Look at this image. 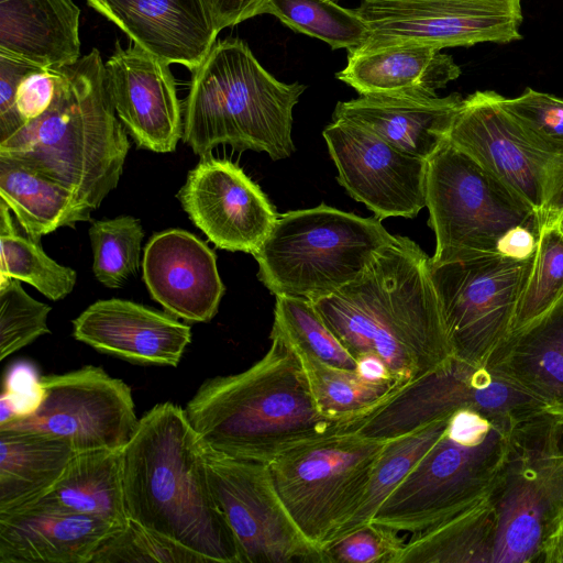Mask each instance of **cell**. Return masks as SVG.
<instances>
[{"instance_id": "cell-1", "label": "cell", "mask_w": 563, "mask_h": 563, "mask_svg": "<svg viewBox=\"0 0 563 563\" xmlns=\"http://www.w3.org/2000/svg\"><path fill=\"white\" fill-rule=\"evenodd\" d=\"M350 354L376 355L400 386L453 357L430 273V257L395 235L355 280L314 300Z\"/></svg>"}, {"instance_id": "cell-2", "label": "cell", "mask_w": 563, "mask_h": 563, "mask_svg": "<svg viewBox=\"0 0 563 563\" xmlns=\"http://www.w3.org/2000/svg\"><path fill=\"white\" fill-rule=\"evenodd\" d=\"M129 519L217 563H241L234 534L210 489L205 451L185 409L155 405L122 448Z\"/></svg>"}, {"instance_id": "cell-3", "label": "cell", "mask_w": 563, "mask_h": 563, "mask_svg": "<svg viewBox=\"0 0 563 563\" xmlns=\"http://www.w3.org/2000/svg\"><path fill=\"white\" fill-rule=\"evenodd\" d=\"M269 339L257 362L206 379L184 408L208 450L267 464L295 445L344 429L318 410L294 347L276 332Z\"/></svg>"}, {"instance_id": "cell-4", "label": "cell", "mask_w": 563, "mask_h": 563, "mask_svg": "<svg viewBox=\"0 0 563 563\" xmlns=\"http://www.w3.org/2000/svg\"><path fill=\"white\" fill-rule=\"evenodd\" d=\"M49 108L0 141V157L70 190L92 211L118 186L130 148L97 48L62 67Z\"/></svg>"}, {"instance_id": "cell-5", "label": "cell", "mask_w": 563, "mask_h": 563, "mask_svg": "<svg viewBox=\"0 0 563 563\" xmlns=\"http://www.w3.org/2000/svg\"><path fill=\"white\" fill-rule=\"evenodd\" d=\"M192 71L181 137L197 155L220 144L273 161L292 154V109L306 86L277 80L240 38L216 41Z\"/></svg>"}, {"instance_id": "cell-6", "label": "cell", "mask_w": 563, "mask_h": 563, "mask_svg": "<svg viewBox=\"0 0 563 563\" xmlns=\"http://www.w3.org/2000/svg\"><path fill=\"white\" fill-rule=\"evenodd\" d=\"M394 239L376 217L321 203L278 217L253 256L258 279L275 297L313 302L355 280Z\"/></svg>"}, {"instance_id": "cell-7", "label": "cell", "mask_w": 563, "mask_h": 563, "mask_svg": "<svg viewBox=\"0 0 563 563\" xmlns=\"http://www.w3.org/2000/svg\"><path fill=\"white\" fill-rule=\"evenodd\" d=\"M496 518L492 563L540 561L563 523V415L545 409L512 427L488 490Z\"/></svg>"}, {"instance_id": "cell-8", "label": "cell", "mask_w": 563, "mask_h": 563, "mask_svg": "<svg viewBox=\"0 0 563 563\" xmlns=\"http://www.w3.org/2000/svg\"><path fill=\"white\" fill-rule=\"evenodd\" d=\"M386 442L340 430L295 445L267 463L284 506L318 550L361 507Z\"/></svg>"}, {"instance_id": "cell-9", "label": "cell", "mask_w": 563, "mask_h": 563, "mask_svg": "<svg viewBox=\"0 0 563 563\" xmlns=\"http://www.w3.org/2000/svg\"><path fill=\"white\" fill-rule=\"evenodd\" d=\"M426 207L434 265L497 253L499 238L516 225L541 229L527 203L450 142L428 161Z\"/></svg>"}, {"instance_id": "cell-10", "label": "cell", "mask_w": 563, "mask_h": 563, "mask_svg": "<svg viewBox=\"0 0 563 563\" xmlns=\"http://www.w3.org/2000/svg\"><path fill=\"white\" fill-rule=\"evenodd\" d=\"M462 409L479 412L493 423L514 427L548 408L485 365L453 356L440 367L402 386L344 430L388 440Z\"/></svg>"}, {"instance_id": "cell-11", "label": "cell", "mask_w": 563, "mask_h": 563, "mask_svg": "<svg viewBox=\"0 0 563 563\" xmlns=\"http://www.w3.org/2000/svg\"><path fill=\"white\" fill-rule=\"evenodd\" d=\"M512 427L494 424L477 443L445 432L379 507L373 522L399 532L426 530L485 498Z\"/></svg>"}, {"instance_id": "cell-12", "label": "cell", "mask_w": 563, "mask_h": 563, "mask_svg": "<svg viewBox=\"0 0 563 563\" xmlns=\"http://www.w3.org/2000/svg\"><path fill=\"white\" fill-rule=\"evenodd\" d=\"M532 258L498 253L444 264L430 273L453 356L485 365L511 331Z\"/></svg>"}, {"instance_id": "cell-13", "label": "cell", "mask_w": 563, "mask_h": 563, "mask_svg": "<svg viewBox=\"0 0 563 563\" xmlns=\"http://www.w3.org/2000/svg\"><path fill=\"white\" fill-rule=\"evenodd\" d=\"M203 451L210 489L241 563H320V551L287 511L266 463Z\"/></svg>"}, {"instance_id": "cell-14", "label": "cell", "mask_w": 563, "mask_h": 563, "mask_svg": "<svg viewBox=\"0 0 563 563\" xmlns=\"http://www.w3.org/2000/svg\"><path fill=\"white\" fill-rule=\"evenodd\" d=\"M41 383L38 409L0 429L45 434L82 452L122 449L137 427L131 388L99 366L41 376Z\"/></svg>"}, {"instance_id": "cell-15", "label": "cell", "mask_w": 563, "mask_h": 563, "mask_svg": "<svg viewBox=\"0 0 563 563\" xmlns=\"http://www.w3.org/2000/svg\"><path fill=\"white\" fill-rule=\"evenodd\" d=\"M369 38L360 48L415 44L443 49L522 38V0H363Z\"/></svg>"}, {"instance_id": "cell-16", "label": "cell", "mask_w": 563, "mask_h": 563, "mask_svg": "<svg viewBox=\"0 0 563 563\" xmlns=\"http://www.w3.org/2000/svg\"><path fill=\"white\" fill-rule=\"evenodd\" d=\"M323 137L339 184L376 218H415L426 207L428 161L345 120H333Z\"/></svg>"}, {"instance_id": "cell-17", "label": "cell", "mask_w": 563, "mask_h": 563, "mask_svg": "<svg viewBox=\"0 0 563 563\" xmlns=\"http://www.w3.org/2000/svg\"><path fill=\"white\" fill-rule=\"evenodd\" d=\"M501 95L477 90L462 102L449 142L527 203L542 228L549 164L553 156L532 145L501 106Z\"/></svg>"}, {"instance_id": "cell-18", "label": "cell", "mask_w": 563, "mask_h": 563, "mask_svg": "<svg viewBox=\"0 0 563 563\" xmlns=\"http://www.w3.org/2000/svg\"><path fill=\"white\" fill-rule=\"evenodd\" d=\"M178 198L196 227L231 252L253 255L278 218L262 189L227 159L201 161L189 172Z\"/></svg>"}, {"instance_id": "cell-19", "label": "cell", "mask_w": 563, "mask_h": 563, "mask_svg": "<svg viewBox=\"0 0 563 563\" xmlns=\"http://www.w3.org/2000/svg\"><path fill=\"white\" fill-rule=\"evenodd\" d=\"M106 66L118 118L139 147L173 152L183 136V118L169 64L133 43L117 42Z\"/></svg>"}, {"instance_id": "cell-20", "label": "cell", "mask_w": 563, "mask_h": 563, "mask_svg": "<svg viewBox=\"0 0 563 563\" xmlns=\"http://www.w3.org/2000/svg\"><path fill=\"white\" fill-rule=\"evenodd\" d=\"M143 279L152 298L172 316L209 322L218 312L224 286L214 252L188 231L154 234L144 249Z\"/></svg>"}, {"instance_id": "cell-21", "label": "cell", "mask_w": 563, "mask_h": 563, "mask_svg": "<svg viewBox=\"0 0 563 563\" xmlns=\"http://www.w3.org/2000/svg\"><path fill=\"white\" fill-rule=\"evenodd\" d=\"M120 528L73 511L46 494L0 514V563H90Z\"/></svg>"}, {"instance_id": "cell-22", "label": "cell", "mask_w": 563, "mask_h": 563, "mask_svg": "<svg viewBox=\"0 0 563 563\" xmlns=\"http://www.w3.org/2000/svg\"><path fill=\"white\" fill-rule=\"evenodd\" d=\"M73 335L131 363L177 366L191 329L174 316L124 300H98L73 320Z\"/></svg>"}, {"instance_id": "cell-23", "label": "cell", "mask_w": 563, "mask_h": 563, "mask_svg": "<svg viewBox=\"0 0 563 563\" xmlns=\"http://www.w3.org/2000/svg\"><path fill=\"white\" fill-rule=\"evenodd\" d=\"M148 53L195 70L218 31L203 0H87Z\"/></svg>"}, {"instance_id": "cell-24", "label": "cell", "mask_w": 563, "mask_h": 563, "mask_svg": "<svg viewBox=\"0 0 563 563\" xmlns=\"http://www.w3.org/2000/svg\"><path fill=\"white\" fill-rule=\"evenodd\" d=\"M462 99L459 93L446 97L360 95L338 102L332 118L353 122L396 148L429 161L449 142Z\"/></svg>"}, {"instance_id": "cell-25", "label": "cell", "mask_w": 563, "mask_h": 563, "mask_svg": "<svg viewBox=\"0 0 563 563\" xmlns=\"http://www.w3.org/2000/svg\"><path fill=\"white\" fill-rule=\"evenodd\" d=\"M485 366L563 415V295L538 318L511 330Z\"/></svg>"}, {"instance_id": "cell-26", "label": "cell", "mask_w": 563, "mask_h": 563, "mask_svg": "<svg viewBox=\"0 0 563 563\" xmlns=\"http://www.w3.org/2000/svg\"><path fill=\"white\" fill-rule=\"evenodd\" d=\"M460 75V66L441 49L397 44L349 52L347 64L336 78L360 95L435 97Z\"/></svg>"}, {"instance_id": "cell-27", "label": "cell", "mask_w": 563, "mask_h": 563, "mask_svg": "<svg viewBox=\"0 0 563 563\" xmlns=\"http://www.w3.org/2000/svg\"><path fill=\"white\" fill-rule=\"evenodd\" d=\"M80 10L73 0H0V52L42 68L80 58Z\"/></svg>"}, {"instance_id": "cell-28", "label": "cell", "mask_w": 563, "mask_h": 563, "mask_svg": "<svg viewBox=\"0 0 563 563\" xmlns=\"http://www.w3.org/2000/svg\"><path fill=\"white\" fill-rule=\"evenodd\" d=\"M74 453L68 443L53 437L0 429V514L46 495Z\"/></svg>"}, {"instance_id": "cell-29", "label": "cell", "mask_w": 563, "mask_h": 563, "mask_svg": "<svg viewBox=\"0 0 563 563\" xmlns=\"http://www.w3.org/2000/svg\"><path fill=\"white\" fill-rule=\"evenodd\" d=\"M0 198L37 242L58 228L89 220L92 211L60 184L5 157H0Z\"/></svg>"}, {"instance_id": "cell-30", "label": "cell", "mask_w": 563, "mask_h": 563, "mask_svg": "<svg viewBox=\"0 0 563 563\" xmlns=\"http://www.w3.org/2000/svg\"><path fill=\"white\" fill-rule=\"evenodd\" d=\"M47 495L73 511L123 527L129 517L123 493L122 449L75 452Z\"/></svg>"}, {"instance_id": "cell-31", "label": "cell", "mask_w": 563, "mask_h": 563, "mask_svg": "<svg viewBox=\"0 0 563 563\" xmlns=\"http://www.w3.org/2000/svg\"><path fill=\"white\" fill-rule=\"evenodd\" d=\"M496 518L487 496L452 517L416 533L399 563H492Z\"/></svg>"}, {"instance_id": "cell-32", "label": "cell", "mask_w": 563, "mask_h": 563, "mask_svg": "<svg viewBox=\"0 0 563 563\" xmlns=\"http://www.w3.org/2000/svg\"><path fill=\"white\" fill-rule=\"evenodd\" d=\"M297 354L318 410L324 417L343 423L344 428L402 387L393 380L371 382L356 371L334 367L300 352Z\"/></svg>"}, {"instance_id": "cell-33", "label": "cell", "mask_w": 563, "mask_h": 563, "mask_svg": "<svg viewBox=\"0 0 563 563\" xmlns=\"http://www.w3.org/2000/svg\"><path fill=\"white\" fill-rule=\"evenodd\" d=\"M450 417L387 440L373 470L361 507L335 538L372 521L384 501L443 435Z\"/></svg>"}, {"instance_id": "cell-34", "label": "cell", "mask_w": 563, "mask_h": 563, "mask_svg": "<svg viewBox=\"0 0 563 563\" xmlns=\"http://www.w3.org/2000/svg\"><path fill=\"white\" fill-rule=\"evenodd\" d=\"M0 284L9 278L23 280L51 300L69 295L76 272L46 255L37 241L21 235L14 228L9 207L0 202Z\"/></svg>"}, {"instance_id": "cell-35", "label": "cell", "mask_w": 563, "mask_h": 563, "mask_svg": "<svg viewBox=\"0 0 563 563\" xmlns=\"http://www.w3.org/2000/svg\"><path fill=\"white\" fill-rule=\"evenodd\" d=\"M273 14L291 30L349 52L363 46L369 32L355 10L332 0H265L260 14Z\"/></svg>"}, {"instance_id": "cell-36", "label": "cell", "mask_w": 563, "mask_h": 563, "mask_svg": "<svg viewBox=\"0 0 563 563\" xmlns=\"http://www.w3.org/2000/svg\"><path fill=\"white\" fill-rule=\"evenodd\" d=\"M272 331L280 334L297 352L334 367L356 371V360L309 300L276 296Z\"/></svg>"}, {"instance_id": "cell-37", "label": "cell", "mask_w": 563, "mask_h": 563, "mask_svg": "<svg viewBox=\"0 0 563 563\" xmlns=\"http://www.w3.org/2000/svg\"><path fill=\"white\" fill-rule=\"evenodd\" d=\"M93 253L92 271L97 280L109 288L123 286L141 265L144 231L131 216L95 221L89 229Z\"/></svg>"}, {"instance_id": "cell-38", "label": "cell", "mask_w": 563, "mask_h": 563, "mask_svg": "<svg viewBox=\"0 0 563 563\" xmlns=\"http://www.w3.org/2000/svg\"><path fill=\"white\" fill-rule=\"evenodd\" d=\"M563 295V233L553 224L540 230L530 273L521 291L512 329L551 308Z\"/></svg>"}, {"instance_id": "cell-39", "label": "cell", "mask_w": 563, "mask_h": 563, "mask_svg": "<svg viewBox=\"0 0 563 563\" xmlns=\"http://www.w3.org/2000/svg\"><path fill=\"white\" fill-rule=\"evenodd\" d=\"M208 563L207 558L129 519L97 549L90 563Z\"/></svg>"}, {"instance_id": "cell-40", "label": "cell", "mask_w": 563, "mask_h": 563, "mask_svg": "<svg viewBox=\"0 0 563 563\" xmlns=\"http://www.w3.org/2000/svg\"><path fill=\"white\" fill-rule=\"evenodd\" d=\"M501 106L532 145L551 156L563 153V99L526 88L518 97L503 96Z\"/></svg>"}, {"instance_id": "cell-41", "label": "cell", "mask_w": 563, "mask_h": 563, "mask_svg": "<svg viewBox=\"0 0 563 563\" xmlns=\"http://www.w3.org/2000/svg\"><path fill=\"white\" fill-rule=\"evenodd\" d=\"M52 308L32 298L20 280L0 284V361L49 333Z\"/></svg>"}, {"instance_id": "cell-42", "label": "cell", "mask_w": 563, "mask_h": 563, "mask_svg": "<svg viewBox=\"0 0 563 563\" xmlns=\"http://www.w3.org/2000/svg\"><path fill=\"white\" fill-rule=\"evenodd\" d=\"M399 531L373 521L320 548V563H399L406 541Z\"/></svg>"}, {"instance_id": "cell-43", "label": "cell", "mask_w": 563, "mask_h": 563, "mask_svg": "<svg viewBox=\"0 0 563 563\" xmlns=\"http://www.w3.org/2000/svg\"><path fill=\"white\" fill-rule=\"evenodd\" d=\"M44 398V388L35 367L14 363L7 372L0 397V426L32 415Z\"/></svg>"}, {"instance_id": "cell-44", "label": "cell", "mask_w": 563, "mask_h": 563, "mask_svg": "<svg viewBox=\"0 0 563 563\" xmlns=\"http://www.w3.org/2000/svg\"><path fill=\"white\" fill-rule=\"evenodd\" d=\"M62 74V68H38L21 79L14 96V109L23 125L49 108Z\"/></svg>"}, {"instance_id": "cell-45", "label": "cell", "mask_w": 563, "mask_h": 563, "mask_svg": "<svg viewBox=\"0 0 563 563\" xmlns=\"http://www.w3.org/2000/svg\"><path fill=\"white\" fill-rule=\"evenodd\" d=\"M38 67L0 52V141L18 131L23 122L14 109V96L21 79Z\"/></svg>"}, {"instance_id": "cell-46", "label": "cell", "mask_w": 563, "mask_h": 563, "mask_svg": "<svg viewBox=\"0 0 563 563\" xmlns=\"http://www.w3.org/2000/svg\"><path fill=\"white\" fill-rule=\"evenodd\" d=\"M218 32L260 14L265 0H203Z\"/></svg>"}, {"instance_id": "cell-47", "label": "cell", "mask_w": 563, "mask_h": 563, "mask_svg": "<svg viewBox=\"0 0 563 563\" xmlns=\"http://www.w3.org/2000/svg\"><path fill=\"white\" fill-rule=\"evenodd\" d=\"M540 232L529 225H516L506 231L498 240L496 252L505 257L526 261L537 251Z\"/></svg>"}, {"instance_id": "cell-48", "label": "cell", "mask_w": 563, "mask_h": 563, "mask_svg": "<svg viewBox=\"0 0 563 563\" xmlns=\"http://www.w3.org/2000/svg\"><path fill=\"white\" fill-rule=\"evenodd\" d=\"M563 207V153L554 155L549 164L544 192L542 227L552 222Z\"/></svg>"}, {"instance_id": "cell-49", "label": "cell", "mask_w": 563, "mask_h": 563, "mask_svg": "<svg viewBox=\"0 0 563 563\" xmlns=\"http://www.w3.org/2000/svg\"><path fill=\"white\" fill-rule=\"evenodd\" d=\"M356 372L367 380L395 382L384 361L376 355H362L356 360Z\"/></svg>"}, {"instance_id": "cell-50", "label": "cell", "mask_w": 563, "mask_h": 563, "mask_svg": "<svg viewBox=\"0 0 563 563\" xmlns=\"http://www.w3.org/2000/svg\"><path fill=\"white\" fill-rule=\"evenodd\" d=\"M540 561L547 563H563V523L548 540Z\"/></svg>"}, {"instance_id": "cell-51", "label": "cell", "mask_w": 563, "mask_h": 563, "mask_svg": "<svg viewBox=\"0 0 563 563\" xmlns=\"http://www.w3.org/2000/svg\"><path fill=\"white\" fill-rule=\"evenodd\" d=\"M549 224H553V225H555V227L559 229V231H560L561 233H563V207H562V209L558 212V214H556V216H555V218L552 220V222H551V223H549ZM545 225H547V224H545Z\"/></svg>"}, {"instance_id": "cell-52", "label": "cell", "mask_w": 563, "mask_h": 563, "mask_svg": "<svg viewBox=\"0 0 563 563\" xmlns=\"http://www.w3.org/2000/svg\"><path fill=\"white\" fill-rule=\"evenodd\" d=\"M332 1H334V0H332Z\"/></svg>"}]
</instances>
